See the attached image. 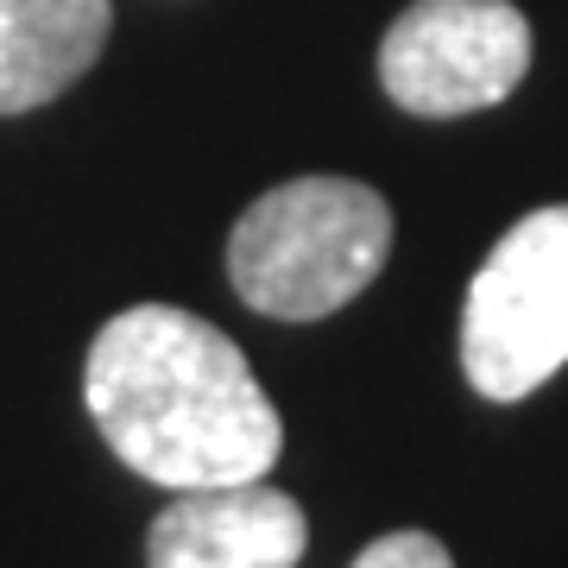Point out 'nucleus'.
<instances>
[{
  "label": "nucleus",
  "mask_w": 568,
  "mask_h": 568,
  "mask_svg": "<svg viewBox=\"0 0 568 568\" xmlns=\"http://www.w3.org/2000/svg\"><path fill=\"white\" fill-rule=\"evenodd\" d=\"M108 32V0H0V114H32L77 89Z\"/></svg>",
  "instance_id": "obj_6"
},
{
  "label": "nucleus",
  "mask_w": 568,
  "mask_h": 568,
  "mask_svg": "<svg viewBox=\"0 0 568 568\" xmlns=\"http://www.w3.org/2000/svg\"><path fill=\"white\" fill-rule=\"evenodd\" d=\"M568 366V203L499 234L462 310V373L493 405H518Z\"/></svg>",
  "instance_id": "obj_3"
},
{
  "label": "nucleus",
  "mask_w": 568,
  "mask_h": 568,
  "mask_svg": "<svg viewBox=\"0 0 568 568\" xmlns=\"http://www.w3.org/2000/svg\"><path fill=\"white\" fill-rule=\"evenodd\" d=\"M304 549V506L265 480L171 493L145 530V568H297Z\"/></svg>",
  "instance_id": "obj_5"
},
{
  "label": "nucleus",
  "mask_w": 568,
  "mask_h": 568,
  "mask_svg": "<svg viewBox=\"0 0 568 568\" xmlns=\"http://www.w3.org/2000/svg\"><path fill=\"white\" fill-rule=\"evenodd\" d=\"M525 70L530 20L511 0H410L379 39V89L424 121L499 108Z\"/></svg>",
  "instance_id": "obj_4"
},
{
  "label": "nucleus",
  "mask_w": 568,
  "mask_h": 568,
  "mask_svg": "<svg viewBox=\"0 0 568 568\" xmlns=\"http://www.w3.org/2000/svg\"><path fill=\"white\" fill-rule=\"evenodd\" d=\"M82 398L140 480L164 493L241 487L278 462L284 424L253 366L215 323L171 304H133L89 342Z\"/></svg>",
  "instance_id": "obj_1"
},
{
  "label": "nucleus",
  "mask_w": 568,
  "mask_h": 568,
  "mask_svg": "<svg viewBox=\"0 0 568 568\" xmlns=\"http://www.w3.org/2000/svg\"><path fill=\"white\" fill-rule=\"evenodd\" d=\"M392 253V209L373 183L291 178L265 190L227 234V284L246 310L316 323L354 304Z\"/></svg>",
  "instance_id": "obj_2"
},
{
  "label": "nucleus",
  "mask_w": 568,
  "mask_h": 568,
  "mask_svg": "<svg viewBox=\"0 0 568 568\" xmlns=\"http://www.w3.org/2000/svg\"><path fill=\"white\" fill-rule=\"evenodd\" d=\"M354 568H455V556L429 530H386L379 544H366L354 556Z\"/></svg>",
  "instance_id": "obj_7"
}]
</instances>
